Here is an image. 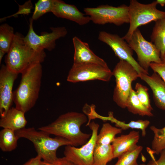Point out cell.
I'll list each match as a JSON object with an SVG mask.
<instances>
[{"mask_svg":"<svg viewBox=\"0 0 165 165\" xmlns=\"http://www.w3.org/2000/svg\"><path fill=\"white\" fill-rule=\"evenodd\" d=\"M116 79V85L113 96L114 101L119 107L126 108L127 100L132 82L139 78L138 72L128 62L120 60L112 72Z\"/></svg>","mask_w":165,"mask_h":165,"instance_id":"6","label":"cell"},{"mask_svg":"<svg viewBox=\"0 0 165 165\" xmlns=\"http://www.w3.org/2000/svg\"><path fill=\"white\" fill-rule=\"evenodd\" d=\"M155 22L150 36L151 42L160 51L162 60L165 54V18Z\"/></svg>","mask_w":165,"mask_h":165,"instance_id":"19","label":"cell"},{"mask_svg":"<svg viewBox=\"0 0 165 165\" xmlns=\"http://www.w3.org/2000/svg\"><path fill=\"white\" fill-rule=\"evenodd\" d=\"M160 63H152L150 67L154 72L157 73L165 82V58Z\"/></svg>","mask_w":165,"mask_h":165,"instance_id":"30","label":"cell"},{"mask_svg":"<svg viewBox=\"0 0 165 165\" xmlns=\"http://www.w3.org/2000/svg\"><path fill=\"white\" fill-rule=\"evenodd\" d=\"M56 163L57 165H77L67 159L65 157L58 158Z\"/></svg>","mask_w":165,"mask_h":165,"instance_id":"33","label":"cell"},{"mask_svg":"<svg viewBox=\"0 0 165 165\" xmlns=\"http://www.w3.org/2000/svg\"><path fill=\"white\" fill-rule=\"evenodd\" d=\"M87 121V117L83 113L69 112L61 115L50 124L40 127L38 130L64 138L72 146H82L91 136V134L84 133L81 130V126Z\"/></svg>","mask_w":165,"mask_h":165,"instance_id":"1","label":"cell"},{"mask_svg":"<svg viewBox=\"0 0 165 165\" xmlns=\"http://www.w3.org/2000/svg\"><path fill=\"white\" fill-rule=\"evenodd\" d=\"M16 135L19 139H27L33 144L37 155L43 161L56 163L58 158L56 152L58 148L62 146L72 145L67 139L61 137L52 138L44 131L36 130L34 127L24 128L16 131Z\"/></svg>","mask_w":165,"mask_h":165,"instance_id":"4","label":"cell"},{"mask_svg":"<svg viewBox=\"0 0 165 165\" xmlns=\"http://www.w3.org/2000/svg\"><path fill=\"white\" fill-rule=\"evenodd\" d=\"M139 138V132L134 130L130 131L128 134L115 137L112 145L114 159L118 158L136 146Z\"/></svg>","mask_w":165,"mask_h":165,"instance_id":"17","label":"cell"},{"mask_svg":"<svg viewBox=\"0 0 165 165\" xmlns=\"http://www.w3.org/2000/svg\"><path fill=\"white\" fill-rule=\"evenodd\" d=\"M164 58H165V55H164V57H163V59H162V60H163V59H164Z\"/></svg>","mask_w":165,"mask_h":165,"instance_id":"38","label":"cell"},{"mask_svg":"<svg viewBox=\"0 0 165 165\" xmlns=\"http://www.w3.org/2000/svg\"><path fill=\"white\" fill-rule=\"evenodd\" d=\"M84 11L85 14L90 16L91 20L96 24L110 23L120 26L129 23L128 6L125 4L117 7L101 5L95 8H85Z\"/></svg>","mask_w":165,"mask_h":165,"instance_id":"7","label":"cell"},{"mask_svg":"<svg viewBox=\"0 0 165 165\" xmlns=\"http://www.w3.org/2000/svg\"><path fill=\"white\" fill-rule=\"evenodd\" d=\"M98 39L109 46L120 60L124 61L130 64L139 75L141 73L149 75L148 72L143 69L134 58L133 50L122 37L117 34L101 31L99 33Z\"/></svg>","mask_w":165,"mask_h":165,"instance_id":"12","label":"cell"},{"mask_svg":"<svg viewBox=\"0 0 165 165\" xmlns=\"http://www.w3.org/2000/svg\"><path fill=\"white\" fill-rule=\"evenodd\" d=\"M88 125L92 134L86 143L80 148L67 145L64 148V157L77 165H93L94 151L96 144L99 125L93 121Z\"/></svg>","mask_w":165,"mask_h":165,"instance_id":"10","label":"cell"},{"mask_svg":"<svg viewBox=\"0 0 165 165\" xmlns=\"http://www.w3.org/2000/svg\"><path fill=\"white\" fill-rule=\"evenodd\" d=\"M139 78L144 81L151 89L154 101L159 109L165 110V82L157 73L151 75L143 73L139 75Z\"/></svg>","mask_w":165,"mask_h":165,"instance_id":"16","label":"cell"},{"mask_svg":"<svg viewBox=\"0 0 165 165\" xmlns=\"http://www.w3.org/2000/svg\"><path fill=\"white\" fill-rule=\"evenodd\" d=\"M54 0H39L35 4L32 18L37 20L45 14L51 12Z\"/></svg>","mask_w":165,"mask_h":165,"instance_id":"28","label":"cell"},{"mask_svg":"<svg viewBox=\"0 0 165 165\" xmlns=\"http://www.w3.org/2000/svg\"><path fill=\"white\" fill-rule=\"evenodd\" d=\"M139 165H145V164L144 163H142V164H140Z\"/></svg>","mask_w":165,"mask_h":165,"instance_id":"37","label":"cell"},{"mask_svg":"<svg viewBox=\"0 0 165 165\" xmlns=\"http://www.w3.org/2000/svg\"><path fill=\"white\" fill-rule=\"evenodd\" d=\"M113 159L112 145L96 144L93 153V165H106Z\"/></svg>","mask_w":165,"mask_h":165,"instance_id":"20","label":"cell"},{"mask_svg":"<svg viewBox=\"0 0 165 165\" xmlns=\"http://www.w3.org/2000/svg\"><path fill=\"white\" fill-rule=\"evenodd\" d=\"M40 165H57V163H52L44 161H41Z\"/></svg>","mask_w":165,"mask_h":165,"instance_id":"34","label":"cell"},{"mask_svg":"<svg viewBox=\"0 0 165 165\" xmlns=\"http://www.w3.org/2000/svg\"><path fill=\"white\" fill-rule=\"evenodd\" d=\"M156 1L147 4L141 3L136 0H131L128 6L130 26L122 38L127 42L138 27L150 22L165 18V11L157 9Z\"/></svg>","mask_w":165,"mask_h":165,"instance_id":"5","label":"cell"},{"mask_svg":"<svg viewBox=\"0 0 165 165\" xmlns=\"http://www.w3.org/2000/svg\"><path fill=\"white\" fill-rule=\"evenodd\" d=\"M72 42L74 49L73 64L92 63L108 66L103 59L91 50L88 43L82 41L76 36L73 37Z\"/></svg>","mask_w":165,"mask_h":165,"instance_id":"15","label":"cell"},{"mask_svg":"<svg viewBox=\"0 0 165 165\" xmlns=\"http://www.w3.org/2000/svg\"><path fill=\"white\" fill-rule=\"evenodd\" d=\"M127 42L136 53L138 63L146 71L148 72L151 63L162 62L160 51L152 42L144 38L138 28L135 30Z\"/></svg>","mask_w":165,"mask_h":165,"instance_id":"8","label":"cell"},{"mask_svg":"<svg viewBox=\"0 0 165 165\" xmlns=\"http://www.w3.org/2000/svg\"><path fill=\"white\" fill-rule=\"evenodd\" d=\"M20 84L13 93L17 109L25 113L35 105L38 98L42 76L41 63L34 64L22 73Z\"/></svg>","mask_w":165,"mask_h":165,"instance_id":"2","label":"cell"},{"mask_svg":"<svg viewBox=\"0 0 165 165\" xmlns=\"http://www.w3.org/2000/svg\"><path fill=\"white\" fill-rule=\"evenodd\" d=\"M51 12L58 17L69 20L80 25L87 24L91 20L90 16H85L75 5L60 0H54Z\"/></svg>","mask_w":165,"mask_h":165,"instance_id":"14","label":"cell"},{"mask_svg":"<svg viewBox=\"0 0 165 165\" xmlns=\"http://www.w3.org/2000/svg\"><path fill=\"white\" fill-rule=\"evenodd\" d=\"M116 123V125L122 130H127L129 128L140 130L142 132V135L145 137L146 134V129L150 124L148 120H138L137 121H131L128 123L119 121L115 118L112 112H110L109 116L106 119Z\"/></svg>","mask_w":165,"mask_h":165,"instance_id":"24","label":"cell"},{"mask_svg":"<svg viewBox=\"0 0 165 165\" xmlns=\"http://www.w3.org/2000/svg\"><path fill=\"white\" fill-rule=\"evenodd\" d=\"M142 149V146L137 145L120 156L114 165H139L137 159Z\"/></svg>","mask_w":165,"mask_h":165,"instance_id":"27","label":"cell"},{"mask_svg":"<svg viewBox=\"0 0 165 165\" xmlns=\"http://www.w3.org/2000/svg\"><path fill=\"white\" fill-rule=\"evenodd\" d=\"M18 74L2 65L0 70V115L3 117L11 108L13 101V88Z\"/></svg>","mask_w":165,"mask_h":165,"instance_id":"13","label":"cell"},{"mask_svg":"<svg viewBox=\"0 0 165 165\" xmlns=\"http://www.w3.org/2000/svg\"><path fill=\"white\" fill-rule=\"evenodd\" d=\"M12 130L3 128L0 131V148L3 152L11 151L17 146L19 138Z\"/></svg>","mask_w":165,"mask_h":165,"instance_id":"22","label":"cell"},{"mask_svg":"<svg viewBox=\"0 0 165 165\" xmlns=\"http://www.w3.org/2000/svg\"><path fill=\"white\" fill-rule=\"evenodd\" d=\"M135 92L137 96L141 103L151 111L153 110L150 102L148 89L139 83H136Z\"/></svg>","mask_w":165,"mask_h":165,"instance_id":"29","label":"cell"},{"mask_svg":"<svg viewBox=\"0 0 165 165\" xmlns=\"http://www.w3.org/2000/svg\"><path fill=\"white\" fill-rule=\"evenodd\" d=\"M126 108L130 112L142 116H152V111L149 110L139 101L136 94L135 91L132 88L128 97Z\"/></svg>","mask_w":165,"mask_h":165,"instance_id":"21","label":"cell"},{"mask_svg":"<svg viewBox=\"0 0 165 165\" xmlns=\"http://www.w3.org/2000/svg\"><path fill=\"white\" fill-rule=\"evenodd\" d=\"M150 129L154 134L152 143V151L154 154L158 155L165 149V127L160 129L152 126Z\"/></svg>","mask_w":165,"mask_h":165,"instance_id":"26","label":"cell"},{"mask_svg":"<svg viewBox=\"0 0 165 165\" xmlns=\"http://www.w3.org/2000/svg\"><path fill=\"white\" fill-rule=\"evenodd\" d=\"M122 130L113 127L108 123H104L97 134L96 144L109 145L112 143L116 135L122 132Z\"/></svg>","mask_w":165,"mask_h":165,"instance_id":"23","label":"cell"},{"mask_svg":"<svg viewBox=\"0 0 165 165\" xmlns=\"http://www.w3.org/2000/svg\"><path fill=\"white\" fill-rule=\"evenodd\" d=\"M14 29L7 24L0 26V50L7 53L14 36Z\"/></svg>","mask_w":165,"mask_h":165,"instance_id":"25","label":"cell"},{"mask_svg":"<svg viewBox=\"0 0 165 165\" xmlns=\"http://www.w3.org/2000/svg\"><path fill=\"white\" fill-rule=\"evenodd\" d=\"M112 76L108 66L92 63L73 64L67 80L73 83L95 80L108 82Z\"/></svg>","mask_w":165,"mask_h":165,"instance_id":"9","label":"cell"},{"mask_svg":"<svg viewBox=\"0 0 165 165\" xmlns=\"http://www.w3.org/2000/svg\"><path fill=\"white\" fill-rule=\"evenodd\" d=\"M21 34L15 33L13 39L6 58V65L12 72L21 74L32 65L44 60V51L34 50L25 42Z\"/></svg>","mask_w":165,"mask_h":165,"instance_id":"3","label":"cell"},{"mask_svg":"<svg viewBox=\"0 0 165 165\" xmlns=\"http://www.w3.org/2000/svg\"><path fill=\"white\" fill-rule=\"evenodd\" d=\"M33 20H29V29L26 36L24 37L26 43L32 48L36 50L41 51L46 49L51 51L55 47L57 40L65 37L68 31L64 27H52L50 33L43 32L40 35H37L33 28Z\"/></svg>","mask_w":165,"mask_h":165,"instance_id":"11","label":"cell"},{"mask_svg":"<svg viewBox=\"0 0 165 165\" xmlns=\"http://www.w3.org/2000/svg\"><path fill=\"white\" fill-rule=\"evenodd\" d=\"M156 1L157 4L160 5L162 7L165 5V0H156Z\"/></svg>","mask_w":165,"mask_h":165,"instance_id":"35","label":"cell"},{"mask_svg":"<svg viewBox=\"0 0 165 165\" xmlns=\"http://www.w3.org/2000/svg\"><path fill=\"white\" fill-rule=\"evenodd\" d=\"M6 53L3 51L0 50V64H1L2 60L3 58V56L5 53Z\"/></svg>","mask_w":165,"mask_h":165,"instance_id":"36","label":"cell"},{"mask_svg":"<svg viewBox=\"0 0 165 165\" xmlns=\"http://www.w3.org/2000/svg\"><path fill=\"white\" fill-rule=\"evenodd\" d=\"M41 158L38 155L30 159L23 165H40Z\"/></svg>","mask_w":165,"mask_h":165,"instance_id":"32","label":"cell"},{"mask_svg":"<svg viewBox=\"0 0 165 165\" xmlns=\"http://www.w3.org/2000/svg\"><path fill=\"white\" fill-rule=\"evenodd\" d=\"M25 113L15 107H11L3 117H1L0 127L15 131L25 128L27 123Z\"/></svg>","mask_w":165,"mask_h":165,"instance_id":"18","label":"cell"},{"mask_svg":"<svg viewBox=\"0 0 165 165\" xmlns=\"http://www.w3.org/2000/svg\"><path fill=\"white\" fill-rule=\"evenodd\" d=\"M152 158L146 165H165V149L160 153V156L159 159L156 160L153 156V153L152 152H149Z\"/></svg>","mask_w":165,"mask_h":165,"instance_id":"31","label":"cell"}]
</instances>
